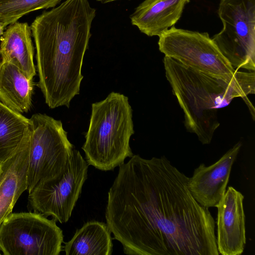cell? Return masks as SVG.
Masks as SVG:
<instances>
[{
  "label": "cell",
  "instance_id": "cell-13",
  "mask_svg": "<svg viewBox=\"0 0 255 255\" xmlns=\"http://www.w3.org/2000/svg\"><path fill=\"white\" fill-rule=\"evenodd\" d=\"M189 1L144 0L130 15L131 23L148 36H159L176 23Z\"/></svg>",
  "mask_w": 255,
  "mask_h": 255
},
{
  "label": "cell",
  "instance_id": "cell-9",
  "mask_svg": "<svg viewBox=\"0 0 255 255\" xmlns=\"http://www.w3.org/2000/svg\"><path fill=\"white\" fill-rule=\"evenodd\" d=\"M88 164L79 150L58 177L41 182L29 193V205L35 212L51 216L60 223L70 219L87 178Z\"/></svg>",
  "mask_w": 255,
  "mask_h": 255
},
{
  "label": "cell",
  "instance_id": "cell-2",
  "mask_svg": "<svg viewBox=\"0 0 255 255\" xmlns=\"http://www.w3.org/2000/svg\"><path fill=\"white\" fill-rule=\"evenodd\" d=\"M95 15L88 0H65L43 11L30 26L36 51L37 85L51 109L69 108L79 94Z\"/></svg>",
  "mask_w": 255,
  "mask_h": 255
},
{
  "label": "cell",
  "instance_id": "cell-1",
  "mask_svg": "<svg viewBox=\"0 0 255 255\" xmlns=\"http://www.w3.org/2000/svg\"><path fill=\"white\" fill-rule=\"evenodd\" d=\"M165 156L133 155L108 194L106 224L129 255H218L215 222Z\"/></svg>",
  "mask_w": 255,
  "mask_h": 255
},
{
  "label": "cell",
  "instance_id": "cell-10",
  "mask_svg": "<svg viewBox=\"0 0 255 255\" xmlns=\"http://www.w3.org/2000/svg\"><path fill=\"white\" fill-rule=\"evenodd\" d=\"M241 146L242 143L237 142L211 165L200 164L188 178V188L201 206L207 208L218 206L226 192L232 166Z\"/></svg>",
  "mask_w": 255,
  "mask_h": 255
},
{
  "label": "cell",
  "instance_id": "cell-22",
  "mask_svg": "<svg viewBox=\"0 0 255 255\" xmlns=\"http://www.w3.org/2000/svg\"><path fill=\"white\" fill-rule=\"evenodd\" d=\"M1 163H0V169H1Z\"/></svg>",
  "mask_w": 255,
  "mask_h": 255
},
{
  "label": "cell",
  "instance_id": "cell-12",
  "mask_svg": "<svg viewBox=\"0 0 255 255\" xmlns=\"http://www.w3.org/2000/svg\"><path fill=\"white\" fill-rule=\"evenodd\" d=\"M28 162L25 132L15 152L1 163L0 171V225L9 215L21 194L27 190Z\"/></svg>",
  "mask_w": 255,
  "mask_h": 255
},
{
  "label": "cell",
  "instance_id": "cell-20",
  "mask_svg": "<svg viewBox=\"0 0 255 255\" xmlns=\"http://www.w3.org/2000/svg\"><path fill=\"white\" fill-rule=\"evenodd\" d=\"M116 0H97V1H99L102 3H107L111 2H112L114 1H116Z\"/></svg>",
  "mask_w": 255,
  "mask_h": 255
},
{
  "label": "cell",
  "instance_id": "cell-5",
  "mask_svg": "<svg viewBox=\"0 0 255 255\" xmlns=\"http://www.w3.org/2000/svg\"><path fill=\"white\" fill-rule=\"evenodd\" d=\"M29 120L25 131L28 148V192L38 184L59 177L74 148L61 121L42 114H35Z\"/></svg>",
  "mask_w": 255,
  "mask_h": 255
},
{
  "label": "cell",
  "instance_id": "cell-21",
  "mask_svg": "<svg viewBox=\"0 0 255 255\" xmlns=\"http://www.w3.org/2000/svg\"><path fill=\"white\" fill-rule=\"evenodd\" d=\"M2 63H3V60H2L1 55V53H0V68Z\"/></svg>",
  "mask_w": 255,
  "mask_h": 255
},
{
  "label": "cell",
  "instance_id": "cell-19",
  "mask_svg": "<svg viewBox=\"0 0 255 255\" xmlns=\"http://www.w3.org/2000/svg\"><path fill=\"white\" fill-rule=\"evenodd\" d=\"M6 27L4 26V25L0 22V37L3 34L4 32V30Z\"/></svg>",
  "mask_w": 255,
  "mask_h": 255
},
{
  "label": "cell",
  "instance_id": "cell-8",
  "mask_svg": "<svg viewBox=\"0 0 255 255\" xmlns=\"http://www.w3.org/2000/svg\"><path fill=\"white\" fill-rule=\"evenodd\" d=\"M158 37L160 51L187 67L228 79L235 78L239 72L225 58L207 32L173 26Z\"/></svg>",
  "mask_w": 255,
  "mask_h": 255
},
{
  "label": "cell",
  "instance_id": "cell-23",
  "mask_svg": "<svg viewBox=\"0 0 255 255\" xmlns=\"http://www.w3.org/2000/svg\"></svg>",
  "mask_w": 255,
  "mask_h": 255
},
{
  "label": "cell",
  "instance_id": "cell-4",
  "mask_svg": "<svg viewBox=\"0 0 255 255\" xmlns=\"http://www.w3.org/2000/svg\"><path fill=\"white\" fill-rule=\"evenodd\" d=\"M132 112L128 97L114 92L92 104L89 126L82 147L88 165L109 171L133 156L129 145L134 133Z\"/></svg>",
  "mask_w": 255,
  "mask_h": 255
},
{
  "label": "cell",
  "instance_id": "cell-15",
  "mask_svg": "<svg viewBox=\"0 0 255 255\" xmlns=\"http://www.w3.org/2000/svg\"><path fill=\"white\" fill-rule=\"evenodd\" d=\"M35 83L14 64L3 62L0 68V102L10 110L28 112L32 106Z\"/></svg>",
  "mask_w": 255,
  "mask_h": 255
},
{
  "label": "cell",
  "instance_id": "cell-16",
  "mask_svg": "<svg viewBox=\"0 0 255 255\" xmlns=\"http://www.w3.org/2000/svg\"><path fill=\"white\" fill-rule=\"evenodd\" d=\"M64 250L66 255H111V232L104 222H88L65 243Z\"/></svg>",
  "mask_w": 255,
  "mask_h": 255
},
{
  "label": "cell",
  "instance_id": "cell-11",
  "mask_svg": "<svg viewBox=\"0 0 255 255\" xmlns=\"http://www.w3.org/2000/svg\"><path fill=\"white\" fill-rule=\"evenodd\" d=\"M244 196L232 186L228 187L217 207L219 253L240 255L246 243Z\"/></svg>",
  "mask_w": 255,
  "mask_h": 255
},
{
  "label": "cell",
  "instance_id": "cell-6",
  "mask_svg": "<svg viewBox=\"0 0 255 255\" xmlns=\"http://www.w3.org/2000/svg\"><path fill=\"white\" fill-rule=\"evenodd\" d=\"M56 221L37 212L10 213L0 225L4 255H58L63 242Z\"/></svg>",
  "mask_w": 255,
  "mask_h": 255
},
{
  "label": "cell",
  "instance_id": "cell-7",
  "mask_svg": "<svg viewBox=\"0 0 255 255\" xmlns=\"http://www.w3.org/2000/svg\"><path fill=\"white\" fill-rule=\"evenodd\" d=\"M223 28L212 39L235 69L255 70V0H220Z\"/></svg>",
  "mask_w": 255,
  "mask_h": 255
},
{
  "label": "cell",
  "instance_id": "cell-17",
  "mask_svg": "<svg viewBox=\"0 0 255 255\" xmlns=\"http://www.w3.org/2000/svg\"><path fill=\"white\" fill-rule=\"evenodd\" d=\"M29 119L0 102V163L17 150L29 125Z\"/></svg>",
  "mask_w": 255,
  "mask_h": 255
},
{
  "label": "cell",
  "instance_id": "cell-14",
  "mask_svg": "<svg viewBox=\"0 0 255 255\" xmlns=\"http://www.w3.org/2000/svg\"><path fill=\"white\" fill-rule=\"evenodd\" d=\"M30 26L16 21L8 25L0 37V52L3 62L16 65L28 79L36 75L34 63V48Z\"/></svg>",
  "mask_w": 255,
  "mask_h": 255
},
{
  "label": "cell",
  "instance_id": "cell-18",
  "mask_svg": "<svg viewBox=\"0 0 255 255\" xmlns=\"http://www.w3.org/2000/svg\"><path fill=\"white\" fill-rule=\"evenodd\" d=\"M62 0H0V22L6 26L23 16L41 9L55 7Z\"/></svg>",
  "mask_w": 255,
  "mask_h": 255
},
{
  "label": "cell",
  "instance_id": "cell-3",
  "mask_svg": "<svg viewBox=\"0 0 255 255\" xmlns=\"http://www.w3.org/2000/svg\"><path fill=\"white\" fill-rule=\"evenodd\" d=\"M165 75L184 114L187 130L195 133L203 144L210 143L219 127L218 110L232 100L242 98L247 105L250 94H255V71H240L228 79L187 67L164 56Z\"/></svg>",
  "mask_w": 255,
  "mask_h": 255
}]
</instances>
